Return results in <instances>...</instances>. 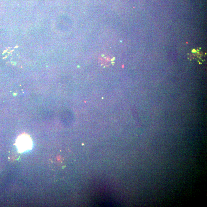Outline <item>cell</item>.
Here are the masks:
<instances>
[{
  "label": "cell",
  "mask_w": 207,
  "mask_h": 207,
  "mask_svg": "<svg viewBox=\"0 0 207 207\" xmlns=\"http://www.w3.org/2000/svg\"><path fill=\"white\" fill-rule=\"evenodd\" d=\"M15 145L19 152L23 153L32 149L33 142L31 137L28 134L24 133L18 137Z\"/></svg>",
  "instance_id": "obj_1"
}]
</instances>
